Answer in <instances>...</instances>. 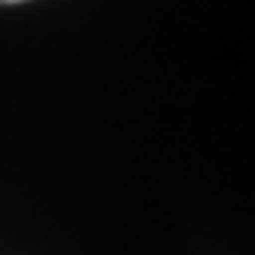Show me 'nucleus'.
<instances>
[{"label": "nucleus", "instance_id": "nucleus-1", "mask_svg": "<svg viewBox=\"0 0 255 255\" xmlns=\"http://www.w3.org/2000/svg\"><path fill=\"white\" fill-rule=\"evenodd\" d=\"M6 3H23V0H0V6H6Z\"/></svg>", "mask_w": 255, "mask_h": 255}]
</instances>
